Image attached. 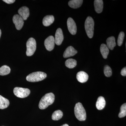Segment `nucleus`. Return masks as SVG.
<instances>
[{"mask_svg": "<svg viewBox=\"0 0 126 126\" xmlns=\"http://www.w3.org/2000/svg\"><path fill=\"white\" fill-rule=\"evenodd\" d=\"M3 1L8 4H12L15 1V0H3Z\"/></svg>", "mask_w": 126, "mask_h": 126, "instance_id": "nucleus-28", "label": "nucleus"}, {"mask_svg": "<svg viewBox=\"0 0 126 126\" xmlns=\"http://www.w3.org/2000/svg\"><path fill=\"white\" fill-rule=\"evenodd\" d=\"M104 74L106 77H111L112 74V71L109 65H106L104 68Z\"/></svg>", "mask_w": 126, "mask_h": 126, "instance_id": "nucleus-25", "label": "nucleus"}, {"mask_svg": "<svg viewBox=\"0 0 126 126\" xmlns=\"http://www.w3.org/2000/svg\"><path fill=\"white\" fill-rule=\"evenodd\" d=\"M18 12L19 15L24 20H26L30 15L29 10L26 6H23L21 7L18 10Z\"/></svg>", "mask_w": 126, "mask_h": 126, "instance_id": "nucleus-11", "label": "nucleus"}, {"mask_svg": "<svg viewBox=\"0 0 126 126\" xmlns=\"http://www.w3.org/2000/svg\"><path fill=\"white\" fill-rule=\"evenodd\" d=\"M63 115V112L61 110H56L52 114V119L54 121H58L62 118Z\"/></svg>", "mask_w": 126, "mask_h": 126, "instance_id": "nucleus-22", "label": "nucleus"}, {"mask_svg": "<svg viewBox=\"0 0 126 126\" xmlns=\"http://www.w3.org/2000/svg\"><path fill=\"white\" fill-rule=\"evenodd\" d=\"M55 100V96L53 93L46 94L42 97L39 104V108L45 109L53 103Z\"/></svg>", "mask_w": 126, "mask_h": 126, "instance_id": "nucleus-1", "label": "nucleus"}, {"mask_svg": "<svg viewBox=\"0 0 126 126\" xmlns=\"http://www.w3.org/2000/svg\"><path fill=\"white\" fill-rule=\"evenodd\" d=\"M54 20V16L52 15L46 16L43 20V24L45 26H48L53 23Z\"/></svg>", "mask_w": 126, "mask_h": 126, "instance_id": "nucleus-16", "label": "nucleus"}, {"mask_svg": "<svg viewBox=\"0 0 126 126\" xmlns=\"http://www.w3.org/2000/svg\"><path fill=\"white\" fill-rule=\"evenodd\" d=\"M121 74L123 76H126V67H125L122 69L121 71Z\"/></svg>", "mask_w": 126, "mask_h": 126, "instance_id": "nucleus-27", "label": "nucleus"}, {"mask_svg": "<svg viewBox=\"0 0 126 126\" xmlns=\"http://www.w3.org/2000/svg\"><path fill=\"white\" fill-rule=\"evenodd\" d=\"M78 53V51L73 47L72 46H69L65 49L64 53L63 56L64 58H69L71 56H73Z\"/></svg>", "mask_w": 126, "mask_h": 126, "instance_id": "nucleus-12", "label": "nucleus"}, {"mask_svg": "<svg viewBox=\"0 0 126 126\" xmlns=\"http://www.w3.org/2000/svg\"><path fill=\"white\" fill-rule=\"evenodd\" d=\"M83 2L82 0H72L69 1L68 5L71 8L77 9L81 7Z\"/></svg>", "mask_w": 126, "mask_h": 126, "instance_id": "nucleus-17", "label": "nucleus"}, {"mask_svg": "<svg viewBox=\"0 0 126 126\" xmlns=\"http://www.w3.org/2000/svg\"><path fill=\"white\" fill-rule=\"evenodd\" d=\"M126 116V103L123 104L121 106L120 112L118 115V117L120 118H123Z\"/></svg>", "mask_w": 126, "mask_h": 126, "instance_id": "nucleus-24", "label": "nucleus"}, {"mask_svg": "<svg viewBox=\"0 0 126 126\" xmlns=\"http://www.w3.org/2000/svg\"><path fill=\"white\" fill-rule=\"evenodd\" d=\"M77 78L79 82L84 83L88 81L89 76L86 72L83 71H80L77 74Z\"/></svg>", "mask_w": 126, "mask_h": 126, "instance_id": "nucleus-13", "label": "nucleus"}, {"mask_svg": "<svg viewBox=\"0 0 126 126\" xmlns=\"http://www.w3.org/2000/svg\"><path fill=\"white\" fill-rule=\"evenodd\" d=\"M63 31L60 28H59L56 30L54 38L55 44L57 45H61L63 40Z\"/></svg>", "mask_w": 126, "mask_h": 126, "instance_id": "nucleus-10", "label": "nucleus"}, {"mask_svg": "<svg viewBox=\"0 0 126 126\" xmlns=\"http://www.w3.org/2000/svg\"><path fill=\"white\" fill-rule=\"evenodd\" d=\"M107 46L109 49L112 50L114 47L116 46V43L115 42V39L114 36H111L107 39Z\"/></svg>", "mask_w": 126, "mask_h": 126, "instance_id": "nucleus-18", "label": "nucleus"}, {"mask_svg": "<svg viewBox=\"0 0 126 126\" xmlns=\"http://www.w3.org/2000/svg\"><path fill=\"white\" fill-rule=\"evenodd\" d=\"M74 113L79 121H84L86 119V113L85 109L81 103L76 104L74 108Z\"/></svg>", "mask_w": 126, "mask_h": 126, "instance_id": "nucleus-2", "label": "nucleus"}, {"mask_svg": "<svg viewBox=\"0 0 126 126\" xmlns=\"http://www.w3.org/2000/svg\"><path fill=\"white\" fill-rule=\"evenodd\" d=\"M106 102L104 97L102 96H99L98 98L96 103V107L99 110H101L105 107Z\"/></svg>", "mask_w": 126, "mask_h": 126, "instance_id": "nucleus-15", "label": "nucleus"}, {"mask_svg": "<svg viewBox=\"0 0 126 126\" xmlns=\"http://www.w3.org/2000/svg\"><path fill=\"white\" fill-rule=\"evenodd\" d=\"M10 68L9 66L4 65L0 68V75L2 76L7 75L10 72Z\"/></svg>", "mask_w": 126, "mask_h": 126, "instance_id": "nucleus-23", "label": "nucleus"}, {"mask_svg": "<svg viewBox=\"0 0 126 126\" xmlns=\"http://www.w3.org/2000/svg\"><path fill=\"white\" fill-rule=\"evenodd\" d=\"M77 65V61L73 59H69L65 62V65L69 68L72 69L74 68Z\"/></svg>", "mask_w": 126, "mask_h": 126, "instance_id": "nucleus-21", "label": "nucleus"}, {"mask_svg": "<svg viewBox=\"0 0 126 126\" xmlns=\"http://www.w3.org/2000/svg\"><path fill=\"white\" fill-rule=\"evenodd\" d=\"M36 42L35 39L33 38H31L27 41L26 43V54L27 56H32L35 52L36 49Z\"/></svg>", "mask_w": 126, "mask_h": 126, "instance_id": "nucleus-5", "label": "nucleus"}, {"mask_svg": "<svg viewBox=\"0 0 126 126\" xmlns=\"http://www.w3.org/2000/svg\"><path fill=\"white\" fill-rule=\"evenodd\" d=\"M94 21L90 16H88L85 22V29L86 33L89 38H92L93 36L94 31Z\"/></svg>", "mask_w": 126, "mask_h": 126, "instance_id": "nucleus-4", "label": "nucleus"}, {"mask_svg": "<svg viewBox=\"0 0 126 126\" xmlns=\"http://www.w3.org/2000/svg\"><path fill=\"white\" fill-rule=\"evenodd\" d=\"M124 36H125V34L123 32H120L118 35L117 40V44L118 46H121L122 44L123 40H124Z\"/></svg>", "mask_w": 126, "mask_h": 126, "instance_id": "nucleus-26", "label": "nucleus"}, {"mask_svg": "<svg viewBox=\"0 0 126 126\" xmlns=\"http://www.w3.org/2000/svg\"><path fill=\"white\" fill-rule=\"evenodd\" d=\"M100 51L104 58L107 59L109 53V49L106 45L102 44L100 46Z\"/></svg>", "mask_w": 126, "mask_h": 126, "instance_id": "nucleus-20", "label": "nucleus"}, {"mask_svg": "<svg viewBox=\"0 0 126 126\" xmlns=\"http://www.w3.org/2000/svg\"><path fill=\"white\" fill-rule=\"evenodd\" d=\"M1 31L0 29V38L1 35Z\"/></svg>", "mask_w": 126, "mask_h": 126, "instance_id": "nucleus-30", "label": "nucleus"}, {"mask_svg": "<svg viewBox=\"0 0 126 126\" xmlns=\"http://www.w3.org/2000/svg\"><path fill=\"white\" fill-rule=\"evenodd\" d=\"M10 104L9 100L0 95V109H3L8 107Z\"/></svg>", "mask_w": 126, "mask_h": 126, "instance_id": "nucleus-19", "label": "nucleus"}, {"mask_svg": "<svg viewBox=\"0 0 126 126\" xmlns=\"http://www.w3.org/2000/svg\"><path fill=\"white\" fill-rule=\"evenodd\" d=\"M68 30L70 33L74 35L77 33V27L76 23L73 19L71 18H68L67 21Z\"/></svg>", "mask_w": 126, "mask_h": 126, "instance_id": "nucleus-9", "label": "nucleus"}, {"mask_svg": "<svg viewBox=\"0 0 126 126\" xmlns=\"http://www.w3.org/2000/svg\"><path fill=\"white\" fill-rule=\"evenodd\" d=\"M61 126H69L67 124H64Z\"/></svg>", "mask_w": 126, "mask_h": 126, "instance_id": "nucleus-29", "label": "nucleus"}, {"mask_svg": "<svg viewBox=\"0 0 126 126\" xmlns=\"http://www.w3.org/2000/svg\"><path fill=\"white\" fill-rule=\"evenodd\" d=\"M23 18L20 16L16 15L13 18V22L15 25L16 29L20 30L22 29L24 25V21Z\"/></svg>", "mask_w": 126, "mask_h": 126, "instance_id": "nucleus-7", "label": "nucleus"}, {"mask_svg": "<svg viewBox=\"0 0 126 126\" xmlns=\"http://www.w3.org/2000/svg\"><path fill=\"white\" fill-rule=\"evenodd\" d=\"M55 39L53 36H50L45 41L44 44L46 48L48 51H52L54 48L55 46Z\"/></svg>", "mask_w": 126, "mask_h": 126, "instance_id": "nucleus-8", "label": "nucleus"}, {"mask_svg": "<svg viewBox=\"0 0 126 126\" xmlns=\"http://www.w3.org/2000/svg\"><path fill=\"white\" fill-rule=\"evenodd\" d=\"M94 3V9L96 12L98 14L101 13L103 10V1L102 0H95Z\"/></svg>", "mask_w": 126, "mask_h": 126, "instance_id": "nucleus-14", "label": "nucleus"}, {"mask_svg": "<svg viewBox=\"0 0 126 126\" xmlns=\"http://www.w3.org/2000/svg\"><path fill=\"white\" fill-rule=\"evenodd\" d=\"M47 77L44 72H37L32 73L26 77V80L30 82H36L42 81Z\"/></svg>", "mask_w": 126, "mask_h": 126, "instance_id": "nucleus-3", "label": "nucleus"}, {"mask_svg": "<svg viewBox=\"0 0 126 126\" xmlns=\"http://www.w3.org/2000/svg\"><path fill=\"white\" fill-rule=\"evenodd\" d=\"M14 92L16 97L24 98L28 96L31 92L29 89L16 87L14 89Z\"/></svg>", "mask_w": 126, "mask_h": 126, "instance_id": "nucleus-6", "label": "nucleus"}]
</instances>
